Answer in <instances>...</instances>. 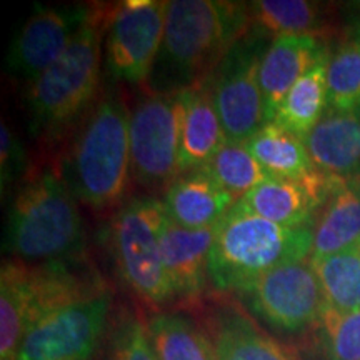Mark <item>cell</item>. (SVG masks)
<instances>
[{
	"label": "cell",
	"mask_w": 360,
	"mask_h": 360,
	"mask_svg": "<svg viewBox=\"0 0 360 360\" xmlns=\"http://www.w3.org/2000/svg\"><path fill=\"white\" fill-rule=\"evenodd\" d=\"M312 242V227H285L236 205L215 227L210 285L220 294L240 295L278 265L307 260Z\"/></svg>",
	"instance_id": "277c9868"
},
{
	"label": "cell",
	"mask_w": 360,
	"mask_h": 360,
	"mask_svg": "<svg viewBox=\"0 0 360 360\" xmlns=\"http://www.w3.org/2000/svg\"><path fill=\"white\" fill-rule=\"evenodd\" d=\"M165 0H127L107 19L105 67L119 82L147 85L165 30Z\"/></svg>",
	"instance_id": "8fae6325"
},
{
	"label": "cell",
	"mask_w": 360,
	"mask_h": 360,
	"mask_svg": "<svg viewBox=\"0 0 360 360\" xmlns=\"http://www.w3.org/2000/svg\"><path fill=\"white\" fill-rule=\"evenodd\" d=\"M264 39L252 30L233 45L209 77L220 122L231 143H247L267 124L259 80Z\"/></svg>",
	"instance_id": "30bf717a"
},
{
	"label": "cell",
	"mask_w": 360,
	"mask_h": 360,
	"mask_svg": "<svg viewBox=\"0 0 360 360\" xmlns=\"http://www.w3.org/2000/svg\"><path fill=\"white\" fill-rule=\"evenodd\" d=\"M252 30L262 37H315L323 35V7L307 0H257L249 4Z\"/></svg>",
	"instance_id": "7402d4cb"
},
{
	"label": "cell",
	"mask_w": 360,
	"mask_h": 360,
	"mask_svg": "<svg viewBox=\"0 0 360 360\" xmlns=\"http://www.w3.org/2000/svg\"><path fill=\"white\" fill-rule=\"evenodd\" d=\"M0 146H2L0 147V186H2V193H6V188L22 177L27 160L24 147L6 120H2Z\"/></svg>",
	"instance_id": "4dcf8cb0"
},
{
	"label": "cell",
	"mask_w": 360,
	"mask_h": 360,
	"mask_svg": "<svg viewBox=\"0 0 360 360\" xmlns=\"http://www.w3.org/2000/svg\"><path fill=\"white\" fill-rule=\"evenodd\" d=\"M315 327L327 360H360V310L337 312L326 307Z\"/></svg>",
	"instance_id": "f1b7e54d"
},
{
	"label": "cell",
	"mask_w": 360,
	"mask_h": 360,
	"mask_svg": "<svg viewBox=\"0 0 360 360\" xmlns=\"http://www.w3.org/2000/svg\"><path fill=\"white\" fill-rule=\"evenodd\" d=\"M245 146L270 177L302 179L317 170L302 139L274 122L265 124Z\"/></svg>",
	"instance_id": "d4e9b609"
},
{
	"label": "cell",
	"mask_w": 360,
	"mask_h": 360,
	"mask_svg": "<svg viewBox=\"0 0 360 360\" xmlns=\"http://www.w3.org/2000/svg\"><path fill=\"white\" fill-rule=\"evenodd\" d=\"M165 220L162 199L147 195L130 199L110 224V245L119 276L152 307H164L177 299L162 259L160 232Z\"/></svg>",
	"instance_id": "52a82bcc"
},
{
	"label": "cell",
	"mask_w": 360,
	"mask_h": 360,
	"mask_svg": "<svg viewBox=\"0 0 360 360\" xmlns=\"http://www.w3.org/2000/svg\"><path fill=\"white\" fill-rule=\"evenodd\" d=\"M110 304V294L101 289L44 314L25 332L15 360H92Z\"/></svg>",
	"instance_id": "9c48e42d"
},
{
	"label": "cell",
	"mask_w": 360,
	"mask_h": 360,
	"mask_svg": "<svg viewBox=\"0 0 360 360\" xmlns=\"http://www.w3.org/2000/svg\"><path fill=\"white\" fill-rule=\"evenodd\" d=\"M62 179L74 197L96 210L124 205L130 180V112L119 92L103 94L67 148Z\"/></svg>",
	"instance_id": "7a4b0ae2"
},
{
	"label": "cell",
	"mask_w": 360,
	"mask_h": 360,
	"mask_svg": "<svg viewBox=\"0 0 360 360\" xmlns=\"http://www.w3.org/2000/svg\"><path fill=\"white\" fill-rule=\"evenodd\" d=\"M146 326L159 360H215L204 328L187 315L157 312L147 319Z\"/></svg>",
	"instance_id": "cb8c5ba5"
},
{
	"label": "cell",
	"mask_w": 360,
	"mask_h": 360,
	"mask_svg": "<svg viewBox=\"0 0 360 360\" xmlns=\"http://www.w3.org/2000/svg\"><path fill=\"white\" fill-rule=\"evenodd\" d=\"M107 19L109 15H103L102 8H94L65 52L29 84L25 107L34 135L62 134L69 125L82 120L97 102Z\"/></svg>",
	"instance_id": "5b68a950"
},
{
	"label": "cell",
	"mask_w": 360,
	"mask_h": 360,
	"mask_svg": "<svg viewBox=\"0 0 360 360\" xmlns=\"http://www.w3.org/2000/svg\"><path fill=\"white\" fill-rule=\"evenodd\" d=\"M252 29L249 6L224 0H169L162 47L147 87L177 94L209 79Z\"/></svg>",
	"instance_id": "6da1fadb"
},
{
	"label": "cell",
	"mask_w": 360,
	"mask_h": 360,
	"mask_svg": "<svg viewBox=\"0 0 360 360\" xmlns=\"http://www.w3.org/2000/svg\"><path fill=\"white\" fill-rule=\"evenodd\" d=\"M109 360H159L142 319L130 314L120 317L110 334Z\"/></svg>",
	"instance_id": "f546056e"
},
{
	"label": "cell",
	"mask_w": 360,
	"mask_h": 360,
	"mask_svg": "<svg viewBox=\"0 0 360 360\" xmlns=\"http://www.w3.org/2000/svg\"><path fill=\"white\" fill-rule=\"evenodd\" d=\"M92 12V7L85 6H37L8 47L6 57L8 72L32 84L65 52Z\"/></svg>",
	"instance_id": "4fadbf2b"
},
{
	"label": "cell",
	"mask_w": 360,
	"mask_h": 360,
	"mask_svg": "<svg viewBox=\"0 0 360 360\" xmlns=\"http://www.w3.org/2000/svg\"><path fill=\"white\" fill-rule=\"evenodd\" d=\"M240 297L260 321L289 334L317 326L326 309L321 282L309 259L272 269Z\"/></svg>",
	"instance_id": "7c38bea8"
},
{
	"label": "cell",
	"mask_w": 360,
	"mask_h": 360,
	"mask_svg": "<svg viewBox=\"0 0 360 360\" xmlns=\"http://www.w3.org/2000/svg\"><path fill=\"white\" fill-rule=\"evenodd\" d=\"M225 143L227 137L215 107L210 79L184 90L182 135H180L182 174L204 167Z\"/></svg>",
	"instance_id": "d6986e66"
},
{
	"label": "cell",
	"mask_w": 360,
	"mask_h": 360,
	"mask_svg": "<svg viewBox=\"0 0 360 360\" xmlns=\"http://www.w3.org/2000/svg\"><path fill=\"white\" fill-rule=\"evenodd\" d=\"M328 110L347 112L360 107V15L328 60Z\"/></svg>",
	"instance_id": "484cf974"
},
{
	"label": "cell",
	"mask_w": 360,
	"mask_h": 360,
	"mask_svg": "<svg viewBox=\"0 0 360 360\" xmlns=\"http://www.w3.org/2000/svg\"><path fill=\"white\" fill-rule=\"evenodd\" d=\"M304 142L321 172L355 177L360 170V107L347 112L328 110Z\"/></svg>",
	"instance_id": "ffe728a7"
},
{
	"label": "cell",
	"mask_w": 360,
	"mask_h": 360,
	"mask_svg": "<svg viewBox=\"0 0 360 360\" xmlns=\"http://www.w3.org/2000/svg\"><path fill=\"white\" fill-rule=\"evenodd\" d=\"M77 202L60 174L40 170L22 184L11 204L4 250L30 265L75 262L85 245Z\"/></svg>",
	"instance_id": "3957f363"
},
{
	"label": "cell",
	"mask_w": 360,
	"mask_h": 360,
	"mask_svg": "<svg viewBox=\"0 0 360 360\" xmlns=\"http://www.w3.org/2000/svg\"><path fill=\"white\" fill-rule=\"evenodd\" d=\"M202 169L237 200L270 177L245 143L227 142Z\"/></svg>",
	"instance_id": "83f0119b"
},
{
	"label": "cell",
	"mask_w": 360,
	"mask_h": 360,
	"mask_svg": "<svg viewBox=\"0 0 360 360\" xmlns=\"http://www.w3.org/2000/svg\"><path fill=\"white\" fill-rule=\"evenodd\" d=\"M215 227L186 229L172 222L167 215L160 232V249L165 272L177 299L193 302L200 299L207 283H210L209 267Z\"/></svg>",
	"instance_id": "2e32d148"
},
{
	"label": "cell",
	"mask_w": 360,
	"mask_h": 360,
	"mask_svg": "<svg viewBox=\"0 0 360 360\" xmlns=\"http://www.w3.org/2000/svg\"><path fill=\"white\" fill-rule=\"evenodd\" d=\"M204 332L215 360H300L236 304L215 305L207 315Z\"/></svg>",
	"instance_id": "9a60e30c"
},
{
	"label": "cell",
	"mask_w": 360,
	"mask_h": 360,
	"mask_svg": "<svg viewBox=\"0 0 360 360\" xmlns=\"http://www.w3.org/2000/svg\"><path fill=\"white\" fill-rule=\"evenodd\" d=\"M77 262V260H75ZM74 262L30 265L4 260L0 270V360H15L25 332L44 314L101 290Z\"/></svg>",
	"instance_id": "8992f818"
},
{
	"label": "cell",
	"mask_w": 360,
	"mask_h": 360,
	"mask_svg": "<svg viewBox=\"0 0 360 360\" xmlns=\"http://www.w3.org/2000/svg\"><path fill=\"white\" fill-rule=\"evenodd\" d=\"M328 60L330 52L310 69L290 89L276 112L272 122L289 130L302 141L322 120L328 109Z\"/></svg>",
	"instance_id": "603a6c76"
},
{
	"label": "cell",
	"mask_w": 360,
	"mask_h": 360,
	"mask_svg": "<svg viewBox=\"0 0 360 360\" xmlns=\"http://www.w3.org/2000/svg\"><path fill=\"white\" fill-rule=\"evenodd\" d=\"M237 202L202 167L180 174L162 199L169 219L186 229L215 227Z\"/></svg>",
	"instance_id": "ac0fdd59"
},
{
	"label": "cell",
	"mask_w": 360,
	"mask_h": 360,
	"mask_svg": "<svg viewBox=\"0 0 360 360\" xmlns=\"http://www.w3.org/2000/svg\"><path fill=\"white\" fill-rule=\"evenodd\" d=\"M337 179L319 169L302 179L269 177L236 205L285 227H314L317 214L335 187Z\"/></svg>",
	"instance_id": "5bb4252c"
},
{
	"label": "cell",
	"mask_w": 360,
	"mask_h": 360,
	"mask_svg": "<svg viewBox=\"0 0 360 360\" xmlns=\"http://www.w3.org/2000/svg\"><path fill=\"white\" fill-rule=\"evenodd\" d=\"M310 262L326 259L360 242V177H339L314 227Z\"/></svg>",
	"instance_id": "44dd1931"
},
{
	"label": "cell",
	"mask_w": 360,
	"mask_h": 360,
	"mask_svg": "<svg viewBox=\"0 0 360 360\" xmlns=\"http://www.w3.org/2000/svg\"><path fill=\"white\" fill-rule=\"evenodd\" d=\"M312 265L321 282L326 307L337 312L360 310V242Z\"/></svg>",
	"instance_id": "4316f807"
},
{
	"label": "cell",
	"mask_w": 360,
	"mask_h": 360,
	"mask_svg": "<svg viewBox=\"0 0 360 360\" xmlns=\"http://www.w3.org/2000/svg\"><path fill=\"white\" fill-rule=\"evenodd\" d=\"M184 92L148 94L130 112L132 177L150 192H164L180 177Z\"/></svg>",
	"instance_id": "ba28073f"
},
{
	"label": "cell",
	"mask_w": 360,
	"mask_h": 360,
	"mask_svg": "<svg viewBox=\"0 0 360 360\" xmlns=\"http://www.w3.org/2000/svg\"><path fill=\"white\" fill-rule=\"evenodd\" d=\"M328 51L321 39L281 37L272 40L260 60L259 80L262 89L267 124L290 89L317 64Z\"/></svg>",
	"instance_id": "e0dca14e"
}]
</instances>
